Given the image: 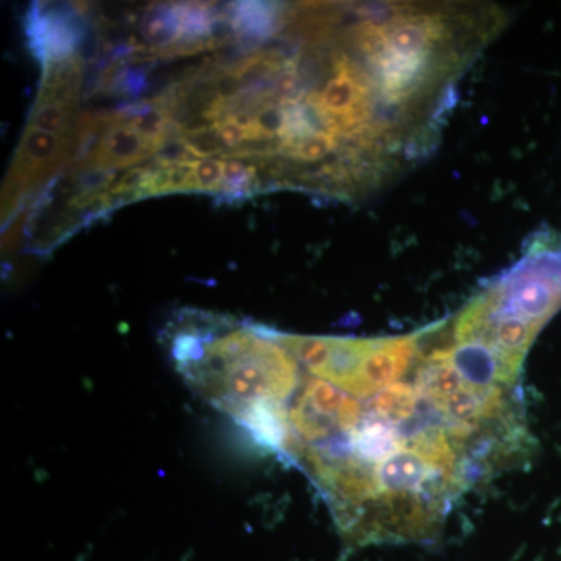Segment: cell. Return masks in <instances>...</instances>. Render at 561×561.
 Segmentation results:
<instances>
[{"instance_id": "cell-5", "label": "cell", "mask_w": 561, "mask_h": 561, "mask_svg": "<svg viewBox=\"0 0 561 561\" xmlns=\"http://www.w3.org/2000/svg\"><path fill=\"white\" fill-rule=\"evenodd\" d=\"M70 110L72 99L39 98L33 111L31 127L32 130L58 133L62 136L69 127Z\"/></svg>"}, {"instance_id": "cell-6", "label": "cell", "mask_w": 561, "mask_h": 561, "mask_svg": "<svg viewBox=\"0 0 561 561\" xmlns=\"http://www.w3.org/2000/svg\"><path fill=\"white\" fill-rule=\"evenodd\" d=\"M221 180H224V161L206 158L195 162L192 191L220 192Z\"/></svg>"}, {"instance_id": "cell-7", "label": "cell", "mask_w": 561, "mask_h": 561, "mask_svg": "<svg viewBox=\"0 0 561 561\" xmlns=\"http://www.w3.org/2000/svg\"><path fill=\"white\" fill-rule=\"evenodd\" d=\"M217 135L225 147H239L241 149L243 140H245V130L232 117H225L214 124Z\"/></svg>"}, {"instance_id": "cell-2", "label": "cell", "mask_w": 561, "mask_h": 561, "mask_svg": "<svg viewBox=\"0 0 561 561\" xmlns=\"http://www.w3.org/2000/svg\"><path fill=\"white\" fill-rule=\"evenodd\" d=\"M153 153L146 139L131 125L121 119L114 122L113 128L105 133L91 160L92 164L101 169L130 168Z\"/></svg>"}, {"instance_id": "cell-4", "label": "cell", "mask_w": 561, "mask_h": 561, "mask_svg": "<svg viewBox=\"0 0 561 561\" xmlns=\"http://www.w3.org/2000/svg\"><path fill=\"white\" fill-rule=\"evenodd\" d=\"M140 33L150 46H169L180 38V21L175 9L157 7L144 16Z\"/></svg>"}, {"instance_id": "cell-3", "label": "cell", "mask_w": 561, "mask_h": 561, "mask_svg": "<svg viewBox=\"0 0 561 561\" xmlns=\"http://www.w3.org/2000/svg\"><path fill=\"white\" fill-rule=\"evenodd\" d=\"M69 140L65 136L51 135L41 130H27L22 138L20 149V169H24L27 179L32 171H44L57 162Z\"/></svg>"}, {"instance_id": "cell-1", "label": "cell", "mask_w": 561, "mask_h": 561, "mask_svg": "<svg viewBox=\"0 0 561 561\" xmlns=\"http://www.w3.org/2000/svg\"><path fill=\"white\" fill-rule=\"evenodd\" d=\"M287 350L247 426L305 471L348 545L431 542L530 445L523 365L451 320L393 337L291 335Z\"/></svg>"}]
</instances>
